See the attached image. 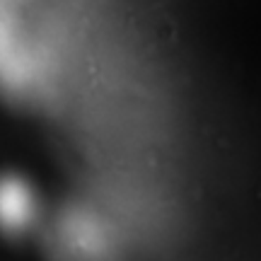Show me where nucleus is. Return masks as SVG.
<instances>
[{
	"label": "nucleus",
	"instance_id": "f257e3e1",
	"mask_svg": "<svg viewBox=\"0 0 261 261\" xmlns=\"http://www.w3.org/2000/svg\"><path fill=\"white\" fill-rule=\"evenodd\" d=\"M34 215V198L29 187L17 177L0 179V227L19 232Z\"/></svg>",
	"mask_w": 261,
	"mask_h": 261
}]
</instances>
